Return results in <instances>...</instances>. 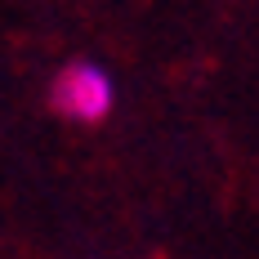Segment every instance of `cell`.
<instances>
[{
    "label": "cell",
    "instance_id": "obj_1",
    "mask_svg": "<svg viewBox=\"0 0 259 259\" xmlns=\"http://www.w3.org/2000/svg\"><path fill=\"white\" fill-rule=\"evenodd\" d=\"M112 76L94 63H67L58 76H54L50 103L54 112L72 116V121H103L112 112Z\"/></svg>",
    "mask_w": 259,
    "mask_h": 259
}]
</instances>
